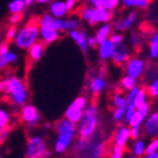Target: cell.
I'll list each match as a JSON object with an SVG mask.
<instances>
[{"label": "cell", "mask_w": 158, "mask_h": 158, "mask_svg": "<svg viewBox=\"0 0 158 158\" xmlns=\"http://www.w3.org/2000/svg\"><path fill=\"white\" fill-rule=\"evenodd\" d=\"M89 47L90 49H96L98 47V41L95 35H89Z\"/></svg>", "instance_id": "cell-51"}, {"label": "cell", "mask_w": 158, "mask_h": 158, "mask_svg": "<svg viewBox=\"0 0 158 158\" xmlns=\"http://www.w3.org/2000/svg\"><path fill=\"white\" fill-rule=\"evenodd\" d=\"M136 112V107L134 106V104L132 103H127L126 104V110H125V117H124V122L127 124V122L131 119L134 113Z\"/></svg>", "instance_id": "cell-45"}, {"label": "cell", "mask_w": 158, "mask_h": 158, "mask_svg": "<svg viewBox=\"0 0 158 158\" xmlns=\"http://www.w3.org/2000/svg\"><path fill=\"white\" fill-rule=\"evenodd\" d=\"M26 7L24 0H11L8 3V10L10 13H22Z\"/></svg>", "instance_id": "cell-30"}, {"label": "cell", "mask_w": 158, "mask_h": 158, "mask_svg": "<svg viewBox=\"0 0 158 158\" xmlns=\"http://www.w3.org/2000/svg\"><path fill=\"white\" fill-rule=\"evenodd\" d=\"M54 132L56 134L53 150L58 155H64L71 149L77 135V123L62 117L54 124Z\"/></svg>", "instance_id": "cell-1"}, {"label": "cell", "mask_w": 158, "mask_h": 158, "mask_svg": "<svg viewBox=\"0 0 158 158\" xmlns=\"http://www.w3.org/2000/svg\"><path fill=\"white\" fill-rule=\"evenodd\" d=\"M52 0H35V2L39 3V5H47V3L51 2Z\"/></svg>", "instance_id": "cell-53"}, {"label": "cell", "mask_w": 158, "mask_h": 158, "mask_svg": "<svg viewBox=\"0 0 158 158\" xmlns=\"http://www.w3.org/2000/svg\"><path fill=\"white\" fill-rule=\"evenodd\" d=\"M0 94L6 95L15 106L24 105L29 100V91L26 82L16 75L0 79Z\"/></svg>", "instance_id": "cell-2"}, {"label": "cell", "mask_w": 158, "mask_h": 158, "mask_svg": "<svg viewBox=\"0 0 158 158\" xmlns=\"http://www.w3.org/2000/svg\"><path fill=\"white\" fill-rule=\"evenodd\" d=\"M110 39L112 40V42H113L114 44H118V43H122L125 41L124 34L122 33L121 31H113L111 34V37H110Z\"/></svg>", "instance_id": "cell-44"}, {"label": "cell", "mask_w": 158, "mask_h": 158, "mask_svg": "<svg viewBox=\"0 0 158 158\" xmlns=\"http://www.w3.org/2000/svg\"><path fill=\"white\" fill-rule=\"evenodd\" d=\"M20 121L26 127L28 128H33L38 126L41 121V116L38 111V108L32 104H24L21 106L20 110Z\"/></svg>", "instance_id": "cell-8"}, {"label": "cell", "mask_w": 158, "mask_h": 158, "mask_svg": "<svg viewBox=\"0 0 158 158\" xmlns=\"http://www.w3.org/2000/svg\"><path fill=\"white\" fill-rule=\"evenodd\" d=\"M146 89H147L149 98H158V73H157V75L150 81V83L147 85Z\"/></svg>", "instance_id": "cell-34"}, {"label": "cell", "mask_w": 158, "mask_h": 158, "mask_svg": "<svg viewBox=\"0 0 158 158\" xmlns=\"http://www.w3.org/2000/svg\"><path fill=\"white\" fill-rule=\"evenodd\" d=\"M129 45L132 49H138L142 47L143 41H144V37L143 34L138 31H134L129 34Z\"/></svg>", "instance_id": "cell-31"}, {"label": "cell", "mask_w": 158, "mask_h": 158, "mask_svg": "<svg viewBox=\"0 0 158 158\" xmlns=\"http://www.w3.org/2000/svg\"><path fill=\"white\" fill-rule=\"evenodd\" d=\"M121 3L126 8L145 10L149 7L150 0H121Z\"/></svg>", "instance_id": "cell-25"}, {"label": "cell", "mask_w": 158, "mask_h": 158, "mask_svg": "<svg viewBox=\"0 0 158 158\" xmlns=\"http://www.w3.org/2000/svg\"><path fill=\"white\" fill-rule=\"evenodd\" d=\"M96 135V134H95ZM90 138H80L72 146L73 155L77 157H91L100 158L107 155V144L105 140L96 136Z\"/></svg>", "instance_id": "cell-3"}, {"label": "cell", "mask_w": 158, "mask_h": 158, "mask_svg": "<svg viewBox=\"0 0 158 158\" xmlns=\"http://www.w3.org/2000/svg\"><path fill=\"white\" fill-rule=\"evenodd\" d=\"M100 123V112L98 106L89 103L83 111L81 119L77 123V135L80 138H90L94 136Z\"/></svg>", "instance_id": "cell-4"}, {"label": "cell", "mask_w": 158, "mask_h": 158, "mask_svg": "<svg viewBox=\"0 0 158 158\" xmlns=\"http://www.w3.org/2000/svg\"><path fill=\"white\" fill-rule=\"evenodd\" d=\"M137 20H138V12L133 9L125 17L118 19V20H114L113 23H112L113 30L114 31H121V32L131 30L135 26Z\"/></svg>", "instance_id": "cell-9"}, {"label": "cell", "mask_w": 158, "mask_h": 158, "mask_svg": "<svg viewBox=\"0 0 158 158\" xmlns=\"http://www.w3.org/2000/svg\"><path fill=\"white\" fill-rule=\"evenodd\" d=\"M61 37V32L56 29H53L51 27H40L39 40L45 45L52 44L56 42Z\"/></svg>", "instance_id": "cell-16"}, {"label": "cell", "mask_w": 158, "mask_h": 158, "mask_svg": "<svg viewBox=\"0 0 158 158\" xmlns=\"http://www.w3.org/2000/svg\"><path fill=\"white\" fill-rule=\"evenodd\" d=\"M140 86H142V85H138V84H137L136 86H134L133 89H131L129 91H127L126 94H125V95H126V101H127V103H132V104H133V102H134L135 98H136L137 93H138V91H139Z\"/></svg>", "instance_id": "cell-43"}, {"label": "cell", "mask_w": 158, "mask_h": 158, "mask_svg": "<svg viewBox=\"0 0 158 158\" xmlns=\"http://www.w3.org/2000/svg\"><path fill=\"white\" fill-rule=\"evenodd\" d=\"M114 48H115V44L112 42V40L110 38L98 43V56L101 62H107L111 60L114 52Z\"/></svg>", "instance_id": "cell-18"}, {"label": "cell", "mask_w": 158, "mask_h": 158, "mask_svg": "<svg viewBox=\"0 0 158 158\" xmlns=\"http://www.w3.org/2000/svg\"><path fill=\"white\" fill-rule=\"evenodd\" d=\"M40 26L38 21H29L21 28H19L13 43L20 50H28L33 43L39 41Z\"/></svg>", "instance_id": "cell-5"}, {"label": "cell", "mask_w": 158, "mask_h": 158, "mask_svg": "<svg viewBox=\"0 0 158 158\" xmlns=\"http://www.w3.org/2000/svg\"><path fill=\"white\" fill-rule=\"evenodd\" d=\"M93 9H94V7L91 5L82 7V8L80 9L79 17L82 21L86 22V23H90L91 19H92V15H93Z\"/></svg>", "instance_id": "cell-32"}, {"label": "cell", "mask_w": 158, "mask_h": 158, "mask_svg": "<svg viewBox=\"0 0 158 158\" xmlns=\"http://www.w3.org/2000/svg\"><path fill=\"white\" fill-rule=\"evenodd\" d=\"M85 1L93 7H103V3L105 0H85Z\"/></svg>", "instance_id": "cell-52"}, {"label": "cell", "mask_w": 158, "mask_h": 158, "mask_svg": "<svg viewBox=\"0 0 158 158\" xmlns=\"http://www.w3.org/2000/svg\"><path fill=\"white\" fill-rule=\"evenodd\" d=\"M131 128L127 124L122 125L116 129L114 133L113 137V145L122 146V147H126L128 142L131 140Z\"/></svg>", "instance_id": "cell-17"}, {"label": "cell", "mask_w": 158, "mask_h": 158, "mask_svg": "<svg viewBox=\"0 0 158 158\" xmlns=\"http://www.w3.org/2000/svg\"><path fill=\"white\" fill-rule=\"evenodd\" d=\"M17 60H18V54L13 51L9 50L5 53H1L0 54V71L7 69L11 64L16 63Z\"/></svg>", "instance_id": "cell-22"}, {"label": "cell", "mask_w": 158, "mask_h": 158, "mask_svg": "<svg viewBox=\"0 0 158 158\" xmlns=\"http://www.w3.org/2000/svg\"><path fill=\"white\" fill-rule=\"evenodd\" d=\"M150 104H149V102H147V103H145V104H144V105H142L140 106V107H138L137 108V112H138V113H140L142 114L143 116H144V117H147V115L148 114L150 113Z\"/></svg>", "instance_id": "cell-49"}, {"label": "cell", "mask_w": 158, "mask_h": 158, "mask_svg": "<svg viewBox=\"0 0 158 158\" xmlns=\"http://www.w3.org/2000/svg\"><path fill=\"white\" fill-rule=\"evenodd\" d=\"M11 122V115L7 110L0 107V132L9 127Z\"/></svg>", "instance_id": "cell-33"}, {"label": "cell", "mask_w": 158, "mask_h": 158, "mask_svg": "<svg viewBox=\"0 0 158 158\" xmlns=\"http://www.w3.org/2000/svg\"><path fill=\"white\" fill-rule=\"evenodd\" d=\"M144 135L149 138L158 136V111L150 112L142 125Z\"/></svg>", "instance_id": "cell-10"}, {"label": "cell", "mask_w": 158, "mask_h": 158, "mask_svg": "<svg viewBox=\"0 0 158 158\" xmlns=\"http://www.w3.org/2000/svg\"><path fill=\"white\" fill-rule=\"evenodd\" d=\"M129 56H131V52H129L128 47L124 41V42L118 43V44H115L111 61L114 63V65L123 66L129 59Z\"/></svg>", "instance_id": "cell-12"}, {"label": "cell", "mask_w": 158, "mask_h": 158, "mask_svg": "<svg viewBox=\"0 0 158 158\" xmlns=\"http://www.w3.org/2000/svg\"><path fill=\"white\" fill-rule=\"evenodd\" d=\"M137 82H138L137 79L131 77L128 74H124V75L121 77V80H119V89H121V91L127 92V91H129L131 89H133V87L138 84Z\"/></svg>", "instance_id": "cell-27"}, {"label": "cell", "mask_w": 158, "mask_h": 158, "mask_svg": "<svg viewBox=\"0 0 158 158\" xmlns=\"http://www.w3.org/2000/svg\"><path fill=\"white\" fill-rule=\"evenodd\" d=\"M49 13L56 18H65L69 15V10L64 0H54L50 3L49 7Z\"/></svg>", "instance_id": "cell-19"}, {"label": "cell", "mask_w": 158, "mask_h": 158, "mask_svg": "<svg viewBox=\"0 0 158 158\" xmlns=\"http://www.w3.org/2000/svg\"><path fill=\"white\" fill-rule=\"evenodd\" d=\"M145 121V117L142 115L140 113H138L136 110V112L134 113V115L131 117L128 122H127V125L129 127H136V126H142L143 123Z\"/></svg>", "instance_id": "cell-39"}, {"label": "cell", "mask_w": 158, "mask_h": 158, "mask_svg": "<svg viewBox=\"0 0 158 158\" xmlns=\"http://www.w3.org/2000/svg\"><path fill=\"white\" fill-rule=\"evenodd\" d=\"M45 50V44L41 41H37L35 43L31 45L28 49V58L31 62H38L42 59L43 54H44Z\"/></svg>", "instance_id": "cell-20"}, {"label": "cell", "mask_w": 158, "mask_h": 158, "mask_svg": "<svg viewBox=\"0 0 158 158\" xmlns=\"http://www.w3.org/2000/svg\"><path fill=\"white\" fill-rule=\"evenodd\" d=\"M82 115H83V111H81V110H79V108H77V107H74L71 104L68 106V108H66L65 112H64V117L68 118L69 121L73 122V123H77V124L80 122Z\"/></svg>", "instance_id": "cell-26"}, {"label": "cell", "mask_w": 158, "mask_h": 158, "mask_svg": "<svg viewBox=\"0 0 158 158\" xmlns=\"http://www.w3.org/2000/svg\"><path fill=\"white\" fill-rule=\"evenodd\" d=\"M17 32H18V28H17L16 26H12V24H11L8 29L6 30V33H5L6 41H7V42H11V41H13L15 38H16V35H17Z\"/></svg>", "instance_id": "cell-41"}, {"label": "cell", "mask_w": 158, "mask_h": 158, "mask_svg": "<svg viewBox=\"0 0 158 158\" xmlns=\"http://www.w3.org/2000/svg\"><path fill=\"white\" fill-rule=\"evenodd\" d=\"M148 58L153 61L158 59V30L154 31L149 38V43H148Z\"/></svg>", "instance_id": "cell-23"}, {"label": "cell", "mask_w": 158, "mask_h": 158, "mask_svg": "<svg viewBox=\"0 0 158 158\" xmlns=\"http://www.w3.org/2000/svg\"><path fill=\"white\" fill-rule=\"evenodd\" d=\"M87 104H89V100H87V98L85 95H79L71 103L72 106L79 108L81 111H84V108L87 106Z\"/></svg>", "instance_id": "cell-37"}, {"label": "cell", "mask_w": 158, "mask_h": 158, "mask_svg": "<svg viewBox=\"0 0 158 158\" xmlns=\"http://www.w3.org/2000/svg\"><path fill=\"white\" fill-rule=\"evenodd\" d=\"M107 87V80L103 74H94L89 80V92L92 95H98Z\"/></svg>", "instance_id": "cell-14"}, {"label": "cell", "mask_w": 158, "mask_h": 158, "mask_svg": "<svg viewBox=\"0 0 158 158\" xmlns=\"http://www.w3.org/2000/svg\"><path fill=\"white\" fill-rule=\"evenodd\" d=\"M22 20V13H11L9 17V23L12 26H17Z\"/></svg>", "instance_id": "cell-48"}, {"label": "cell", "mask_w": 158, "mask_h": 158, "mask_svg": "<svg viewBox=\"0 0 158 158\" xmlns=\"http://www.w3.org/2000/svg\"><path fill=\"white\" fill-rule=\"evenodd\" d=\"M24 2H26L27 7H29V6L33 5V3L35 2V0H24Z\"/></svg>", "instance_id": "cell-54"}, {"label": "cell", "mask_w": 158, "mask_h": 158, "mask_svg": "<svg viewBox=\"0 0 158 158\" xmlns=\"http://www.w3.org/2000/svg\"><path fill=\"white\" fill-rule=\"evenodd\" d=\"M126 95L122 91H116L112 94L111 96V105L113 108L121 107V106H126Z\"/></svg>", "instance_id": "cell-28"}, {"label": "cell", "mask_w": 158, "mask_h": 158, "mask_svg": "<svg viewBox=\"0 0 158 158\" xmlns=\"http://www.w3.org/2000/svg\"><path fill=\"white\" fill-rule=\"evenodd\" d=\"M147 69L146 61L142 56H129V59L126 61V63L123 65L125 74H128L135 79L139 80L144 77V74Z\"/></svg>", "instance_id": "cell-7"}, {"label": "cell", "mask_w": 158, "mask_h": 158, "mask_svg": "<svg viewBox=\"0 0 158 158\" xmlns=\"http://www.w3.org/2000/svg\"><path fill=\"white\" fill-rule=\"evenodd\" d=\"M24 156L27 158H47L51 157L52 153L41 135H32L27 140Z\"/></svg>", "instance_id": "cell-6"}, {"label": "cell", "mask_w": 158, "mask_h": 158, "mask_svg": "<svg viewBox=\"0 0 158 158\" xmlns=\"http://www.w3.org/2000/svg\"><path fill=\"white\" fill-rule=\"evenodd\" d=\"M119 5H121V0H105L103 3V7L108 11L114 12L119 7Z\"/></svg>", "instance_id": "cell-42"}, {"label": "cell", "mask_w": 158, "mask_h": 158, "mask_svg": "<svg viewBox=\"0 0 158 158\" xmlns=\"http://www.w3.org/2000/svg\"><path fill=\"white\" fill-rule=\"evenodd\" d=\"M146 144L147 143L143 139L142 137L138 139L133 140V144L131 146V153L134 157H142L145 156V150H146Z\"/></svg>", "instance_id": "cell-24"}, {"label": "cell", "mask_w": 158, "mask_h": 158, "mask_svg": "<svg viewBox=\"0 0 158 158\" xmlns=\"http://www.w3.org/2000/svg\"><path fill=\"white\" fill-rule=\"evenodd\" d=\"M113 26H112L111 22H106V23H101L98 27V29L95 31V38L98 39V43L104 41V40L108 39L111 37L112 32H113Z\"/></svg>", "instance_id": "cell-21"}, {"label": "cell", "mask_w": 158, "mask_h": 158, "mask_svg": "<svg viewBox=\"0 0 158 158\" xmlns=\"http://www.w3.org/2000/svg\"><path fill=\"white\" fill-rule=\"evenodd\" d=\"M64 2H65L69 12H73L80 6V0H64Z\"/></svg>", "instance_id": "cell-47"}, {"label": "cell", "mask_w": 158, "mask_h": 158, "mask_svg": "<svg viewBox=\"0 0 158 158\" xmlns=\"http://www.w3.org/2000/svg\"><path fill=\"white\" fill-rule=\"evenodd\" d=\"M9 135H10V128L7 127V128L2 129L1 132H0V146L2 145L3 143L9 138Z\"/></svg>", "instance_id": "cell-50"}, {"label": "cell", "mask_w": 158, "mask_h": 158, "mask_svg": "<svg viewBox=\"0 0 158 158\" xmlns=\"http://www.w3.org/2000/svg\"><path fill=\"white\" fill-rule=\"evenodd\" d=\"M81 26L80 19L77 17H70V18H65V32L71 31L73 29H79Z\"/></svg>", "instance_id": "cell-40"}, {"label": "cell", "mask_w": 158, "mask_h": 158, "mask_svg": "<svg viewBox=\"0 0 158 158\" xmlns=\"http://www.w3.org/2000/svg\"><path fill=\"white\" fill-rule=\"evenodd\" d=\"M68 34L69 37L77 43V45L80 48V50L84 54L89 52L90 47H89V35H87L86 31L81 29H73L71 31H69Z\"/></svg>", "instance_id": "cell-13"}, {"label": "cell", "mask_w": 158, "mask_h": 158, "mask_svg": "<svg viewBox=\"0 0 158 158\" xmlns=\"http://www.w3.org/2000/svg\"><path fill=\"white\" fill-rule=\"evenodd\" d=\"M156 69H157V71H158V59H157V65H156Z\"/></svg>", "instance_id": "cell-55"}, {"label": "cell", "mask_w": 158, "mask_h": 158, "mask_svg": "<svg viewBox=\"0 0 158 158\" xmlns=\"http://www.w3.org/2000/svg\"><path fill=\"white\" fill-rule=\"evenodd\" d=\"M157 158H158V150H157Z\"/></svg>", "instance_id": "cell-56"}, {"label": "cell", "mask_w": 158, "mask_h": 158, "mask_svg": "<svg viewBox=\"0 0 158 158\" xmlns=\"http://www.w3.org/2000/svg\"><path fill=\"white\" fill-rule=\"evenodd\" d=\"M148 98H149V95H148L147 89H146L145 86H140L139 91H138L136 98H135L134 102H133V104H134V106L136 107V110L138 107H140L142 105H144L145 103H147Z\"/></svg>", "instance_id": "cell-29"}, {"label": "cell", "mask_w": 158, "mask_h": 158, "mask_svg": "<svg viewBox=\"0 0 158 158\" xmlns=\"http://www.w3.org/2000/svg\"><path fill=\"white\" fill-rule=\"evenodd\" d=\"M125 148L126 147H122V146L113 145L111 147V149H108V154L111 158H123L125 156Z\"/></svg>", "instance_id": "cell-38"}, {"label": "cell", "mask_w": 158, "mask_h": 158, "mask_svg": "<svg viewBox=\"0 0 158 158\" xmlns=\"http://www.w3.org/2000/svg\"><path fill=\"white\" fill-rule=\"evenodd\" d=\"M158 150V136L156 137H152L149 142L146 144V150H145V156L148 157V156L153 155V154H156Z\"/></svg>", "instance_id": "cell-35"}, {"label": "cell", "mask_w": 158, "mask_h": 158, "mask_svg": "<svg viewBox=\"0 0 158 158\" xmlns=\"http://www.w3.org/2000/svg\"><path fill=\"white\" fill-rule=\"evenodd\" d=\"M40 27H51L60 32H65V18H56L51 13H44L38 19Z\"/></svg>", "instance_id": "cell-11"}, {"label": "cell", "mask_w": 158, "mask_h": 158, "mask_svg": "<svg viewBox=\"0 0 158 158\" xmlns=\"http://www.w3.org/2000/svg\"><path fill=\"white\" fill-rule=\"evenodd\" d=\"M113 19V12L108 11L104 7H94L93 9L92 19L90 21V26H98L101 23L111 22Z\"/></svg>", "instance_id": "cell-15"}, {"label": "cell", "mask_w": 158, "mask_h": 158, "mask_svg": "<svg viewBox=\"0 0 158 158\" xmlns=\"http://www.w3.org/2000/svg\"><path fill=\"white\" fill-rule=\"evenodd\" d=\"M129 128H131V131H129V133H131V140L138 139V138H140V137H142V135L144 134V133H143L142 126L129 127Z\"/></svg>", "instance_id": "cell-46"}, {"label": "cell", "mask_w": 158, "mask_h": 158, "mask_svg": "<svg viewBox=\"0 0 158 158\" xmlns=\"http://www.w3.org/2000/svg\"><path fill=\"white\" fill-rule=\"evenodd\" d=\"M125 110H126V106H121V107L113 108V112H112V119H113L115 123H122V122H124Z\"/></svg>", "instance_id": "cell-36"}]
</instances>
